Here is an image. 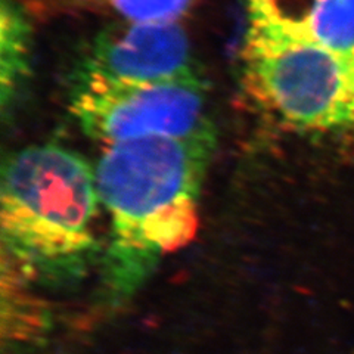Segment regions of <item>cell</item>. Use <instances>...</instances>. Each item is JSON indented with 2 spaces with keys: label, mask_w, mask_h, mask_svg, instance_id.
<instances>
[{
  "label": "cell",
  "mask_w": 354,
  "mask_h": 354,
  "mask_svg": "<svg viewBox=\"0 0 354 354\" xmlns=\"http://www.w3.org/2000/svg\"><path fill=\"white\" fill-rule=\"evenodd\" d=\"M214 143L212 130L104 147L95 173L109 218L104 272L111 295L135 292L161 259L194 239Z\"/></svg>",
  "instance_id": "6da1fadb"
},
{
  "label": "cell",
  "mask_w": 354,
  "mask_h": 354,
  "mask_svg": "<svg viewBox=\"0 0 354 354\" xmlns=\"http://www.w3.org/2000/svg\"><path fill=\"white\" fill-rule=\"evenodd\" d=\"M99 207L95 169L70 149L44 143L3 162V250L31 276L70 279L86 269L96 248Z\"/></svg>",
  "instance_id": "7a4b0ae2"
},
{
  "label": "cell",
  "mask_w": 354,
  "mask_h": 354,
  "mask_svg": "<svg viewBox=\"0 0 354 354\" xmlns=\"http://www.w3.org/2000/svg\"><path fill=\"white\" fill-rule=\"evenodd\" d=\"M242 64L251 96L281 124L354 135V52L295 36L251 10Z\"/></svg>",
  "instance_id": "3957f363"
},
{
  "label": "cell",
  "mask_w": 354,
  "mask_h": 354,
  "mask_svg": "<svg viewBox=\"0 0 354 354\" xmlns=\"http://www.w3.org/2000/svg\"><path fill=\"white\" fill-rule=\"evenodd\" d=\"M70 111L84 135L104 147L214 130L207 114L204 79L121 83L75 68Z\"/></svg>",
  "instance_id": "277c9868"
},
{
  "label": "cell",
  "mask_w": 354,
  "mask_h": 354,
  "mask_svg": "<svg viewBox=\"0 0 354 354\" xmlns=\"http://www.w3.org/2000/svg\"><path fill=\"white\" fill-rule=\"evenodd\" d=\"M77 68L121 83L203 79L191 40L179 22L117 21L96 32Z\"/></svg>",
  "instance_id": "5b68a950"
},
{
  "label": "cell",
  "mask_w": 354,
  "mask_h": 354,
  "mask_svg": "<svg viewBox=\"0 0 354 354\" xmlns=\"http://www.w3.org/2000/svg\"><path fill=\"white\" fill-rule=\"evenodd\" d=\"M283 30L337 50L354 52V0H298L295 9L285 15H272Z\"/></svg>",
  "instance_id": "8992f818"
},
{
  "label": "cell",
  "mask_w": 354,
  "mask_h": 354,
  "mask_svg": "<svg viewBox=\"0 0 354 354\" xmlns=\"http://www.w3.org/2000/svg\"><path fill=\"white\" fill-rule=\"evenodd\" d=\"M30 22L15 0L0 6V86L2 106L14 102L30 73Z\"/></svg>",
  "instance_id": "52a82bcc"
},
{
  "label": "cell",
  "mask_w": 354,
  "mask_h": 354,
  "mask_svg": "<svg viewBox=\"0 0 354 354\" xmlns=\"http://www.w3.org/2000/svg\"><path fill=\"white\" fill-rule=\"evenodd\" d=\"M74 2L105 10L123 22L165 24V22H180L198 0H74Z\"/></svg>",
  "instance_id": "ba28073f"
},
{
  "label": "cell",
  "mask_w": 354,
  "mask_h": 354,
  "mask_svg": "<svg viewBox=\"0 0 354 354\" xmlns=\"http://www.w3.org/2000/svg\"><path fill=\"white\" fill-rule=\"evenodd\" d=\"M251 2H260V0H250V3H251Z\"/></svg>",
  "instance_id": "9c48e42d"
}]
</instances>
